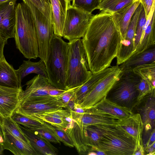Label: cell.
Here are the masks:
<instances>
[{"label":"cell","instance_id":"cell-1","mask_svg":"<svg viewBox=\"0 0 155 155\" xmlns=\"http://www.w3.org/2000/svg\"><path fill=\"white\" fill-rule=\"evenodd\" d=\"M122 38L112 14L101 12L91 18L82 39L89 69L92 74L110 66Z\"/></svg>","mask_w":155,"mask_h":155},{"label":"cell","instance_id":"cell-2","mask_svg":"<svg viewBox=\"0 0 155 155\" xmlns=\"http://www.w3.org/2000/svg\"><path fill=\"white\" fill-rule=\"evenodd\" d=\"M16 22L15 38L17 48L28 59L39 57L36 28L31 12L23 2L15 7Z\"/></svg>","mask_w":155,"mask_h":155},{"label":"cell","instance_id":"cell-3","mask_svg":"<svg viewBox=\"0 0 155 155\" xmlns=\"http://www.w3.org/2000/svg\"><path fill=\"white\" fill-rule=\"evenodd\" d=\"M69 43L54 35L45 65L48 80L53 86L67 90L66 87Z\"/></svg>","mask_w":155,"mask_h":155},{"label":"cell","instance_id":"cell-4","mask_svg":"<svg viewBox=\"0 0 155 155\" xmlns=\"http://www.w3.org/2000/svg\"><path fill=\"white\" fill-rule=\"evenodd\" d=\"M66 87L68 90L79 87L86 82L92 73L89 67L82 39L69 41Z\"/></svg>","mask_w":155,"mask_h":155},{"label":"cell","instance_id":"cell-5","mask_svg":"<svg viewBox=\"0 0 155 155\" xmlns=\"http://www.w3.org/2000/svg\"><path fill=\"white\" fill-rule=\"evenodd\" d=\"M104 133L97 145L90 150H97L105 155H133L136 141L125 130L117 125H101Z\"/></svg>","mask_w":155,"mask_h":155},{"label":"cell","instance_id":"cell-6","mask_svg":"<svg viewBox=\"0 0 155 155\" xmlns=\"http://www.w3.org/2000/svg\"><path fill=\"white\" fill-rule=\"evenodd\" d=\"M140 78L132 70L121 71L106 98L132 111L138 105L137 85Z\"/></svg>","mask_w":155,"mask_h":155},{"label":"cell","instance_id":"cell-7","mask_svg":"<svg viewBox=\"0 0 155 155\" xmlns=\"http://www.w3.org/2000/svg\"><path fill=\"white\" fill-rule=\"evenodd\" d=\"M28 7L35 24L38 45L39 57L46 63L54 35L52 20L46 17L29 0H22Z\"/></svg>","mask_w":155,"mask_h":155},{"label":"cell","instance_id":"cell-8","mask_svg":"<svg viewBox=\"0 0 155 155\" xmlns=\"http://www.w3.org/2000/svg\"><path fill=\"white\" fill-rule=\"evenodd\" d=\"M93 15L70 5L67 11L63 37L69 41L83 38Z\"/></svg>","mask_w":155,"mask_h":155},{"label":"cell","instance_id":"cell-9","mask_svg":"<svg viewBox=\"0 0 155 155\" xmlns=\"http://www.w3.org/2000/svg\"><path fill=\"white\" fill-rule=\"evenodd\" d=\"M25 90L21 91L19 104L26 102H43L56 97L50 96L48 90L51 85L48 79L39 74L26 82Z\"/></svg>","mask_w":155,"mask_h":155},{"label":"cell","instance_id":"cell-10","mask_svg":"<svg viewBox=\"0 0 155 155\" xmlns=\"http://www.w3.org/2000/svg\"><path fill=\"white\" fill-rule=\"evenodd\" d=\"M121 72L119 66L117 65L113 72L96 85L84 98L79 104L80 106L84 109H88L106 97Z\"/></svg>","mask_w":155,"mask_h":155},{"label":"cell","instance_id":"cell-11","mask_svg":"<svg viewBox=\"0 0 155 155\" xmlns=\"http://www.w3.org/2000/svg\"><path fill=\"white\" fill-rule=\"evenodd\" d=\"M141 6L140 2L131 19L125 38L120 42L116 57L117 65L119 66L124 62L134 52L135 35Z\"/></svg>","mask_w":155,"mask_h":155},{"label":"cell","instance_id":"cell-12","mask_svg":"<svg viewBox=\"0 0 155 155\" xmlns=\"http://www.w3.org/2000/svg\"><path fill=\"white\" fill-rule=\"evenodd\" d=\"M89 113L111 116L120 120L127 118L134 114L132 111L120 106L106 97L88 109Z\"/></svg>","mask_w":155,"mask_h":155},{"label":"cell","instance_id":"cell-13","mask_svg":"<svg viewBox=\"0 0 155 155\" xmlns=\"http://www.w3.org/2000/svg\"><path fill=\"white\" fill-rule=\"evenodd\" d=\"M22 88L10 87L0 85V114L11 116L19 106V95Z\"/></svg>","mask_w":155,"mask_h":155},{"label":"cell","instance_id":"cell-14","mask_svg":"<svg viewBox=\"0 0 155 155\" xmlns=\"http://www.w3.org/2000/svg\"><path fill=\"white\" fill-rule=\"evenodd\" d=\"M56 97L45 101L21 103L15 111L31 117L35 115L55 111L63 108L56 100Z\"/></svg>","mask_w":155,"mask_h":155},{"label":"cell","instance_id":"cell-15","mask_svg":"<svg viewBox=\"0 0 155 155\" xmlns=\"http://www.w3.org/2000/svg\"><path fill=\"white\" fill-rule=\"evenodd\" d=\"M19 126L28 140L31 147L38 155H56L58 152L57 148L50 142L29 128L20 124Z\"/></svg>","mask_w":155,"mask_h":155},{"label":"cell","instance_id":"cell-16","mask_svg":"<svg viewBox=\"0 0 155 155\" xmlns=\"http://www.w3.org/2000/svg\"><path fill=\"white\" fill-rule=\"evenodd\" d=\"M72 119L79 125L87 127L91 125H117L120 120L114 117L93 114L85 110L83 113L71 112Z\"/></svg>","mask_w":155,"mask_h":155},{"label":"cell","instance_id":"cell-17","mask_svg":"<svg viewBox=\"0 0 155 155\" xmlns=\"http://www.w3.org/2000/svg\"><path fill=\"white\" fill-rule=\"evenodd\" d=\"M50 0L52 9V22L54 34L62 37L67 11L72 0Z\"/></svg>","mask_w":155,"mask_h":155},{"label":"cell","instance_id":"cell-18","mask_svg":"<svg viewBox=\"0 0 155 155\" xmlns=\"http://www.w3.org/2000/svg\"><path fill=\"white\" fill-rule=\"evenodd\" d=\"M155 89L146 96L143 104L138 109L145 133H151L155 126Z\"/></svg>","mask_w":155,"mask_h":155},{"label":"cell","instance_id":"cell-19","mask_svg":"<svg viewBox=\"0 0 155 155\" xmlns=\"http://www.w3.org/2000/svg\"><path fill=\"white\" fill-rule=\"evenodd\" d=\"M117 65L106 68L97 73L92 74L85 83L78 87L75 91L74 100L76 104H80L84 98L101 80L113 72Z\"/></svg>","mask_w":155,"mask_h":155},{"label":"cell","instance_id":"cell-20","mask_svg":"<svg viewBox=\"0 0 155 155\" xmlns=\"http://www.w3.org/2000/svg\"><path fill=\"white\" fill-rule=\"evenodd\" d=\"M155 62V45L134 54L119 66L121 71L132 70L141 65Z\"/></svg>","mask_w":155,"mask_h":155},{"label":"cell","instance_id":"cell-21","mask_svg":"<svg viewBox=\"0 0 155 155\" xmlns=\"http://www.w3.org/2000/svg\"><path fill=\"white\" fill-rule=\"evenodd\" d=\"M4 150L10 151L15 155H38L29 144L21 141L9 133L3 132Z\"/></svg>","mask_w":155,"mask_h":155},{"label":"cell","instance_id":"cell-22","mask_svg":"<svg viewBox=\"0 0 155 155\" xmlns=\"http://www.w3.org/2000/svg\"><path fill=\"white\" fill-rule=\"evenodd\" d=\"M64 130L71 139L74 147L79 154H83L87 152L89 147L85 135L84 126L79 125L73 120L71 127Z\"/></svg>","mask_w":155,"mask_h":155},{"label":"cell","instance_id":"cell-23","mask_svg":"<svg viewBox=\"0 0 155 155\" xmlns=\"http://www.w3.org/2000/svg\"><path fill=\"white\" fill-rule=\"evenodd\" d=\"M21 83L16 70L7 62L4 56L0 61V85L20 88L22 87Z\"/></svg>","mask_w":155,"mask_h":155},{"label":"cell","instance_id":"cell-24","mask_svg":"<svg viewBox=\"0 0 155 155\" xmlns=\"http://www.w3.org/2000/svg\"><path fill=\"white\" fill-rule=\"evenodd\" d=\"M140 2V0L135 1L112 14L119 27L122 37L121 41L125 38L131 19Z\"/></svg>","mask_w":155,"mask_h":155},{"label":"cell","instance_id":"cell-25","mask_svg":"<svg viewBox=\"0 0 155 155\" xmlns=\"http://www.w3.org/2000/svg\"><path fill=\"white\" fill-rule=\"evenodd\" d=\"M18 77L21 82L27 75L32 73L37 74L48 79L45 62L42 60L37 62L24 60L18 69L16 70Z\"/></svg>","mask_w":155,"mask_h":155},{"label":"cell","instance_id":"cell-26","mask_svg":"<svg viewBox=\"0 0 155 155\" xmlns=\"http://www.w3.org/2000/svg\"><path fill=\"white\" fill-rule=\"evenodd\" d=\"M117 126L125 130L136 140L143 132V124L139 113L120 120Z\"/></svg>","mask_w":155,"mask_h":155},{"label":"cell","instance_id":"cell-27","mask_svg":"<svg viewBox=\"0 0 155 155\" xmlns=\"http://www.w3.org/2000/svg\"><path fill=\"white\" fill-rule=\"evenodd\" d=\"M15 7V4L11 7L0 24V35L7 40L14 38L15 36L16 22Z\"/></svg>","mask_w":155,"mask_h":155},{"label":"cell","instance_id":"cell-28","mask_svg":"<svg viewBox=\"0 0 155 155\" xmlns=\"http://www.w3.org/2000/svg\"><path fill=\"white\" fill-rule=\"evenodd\" d=\"M155 19L154 12L149 24L145 30L140 44L133 54L142 52L155 45Z\"/></svg>","mask_w":155,"mask_h":155},{"label":"cell","instance_id":"cell-29","mask_svg":"<svg viewBox=\"0 0 155 155\" xmlns=\"http://www.w3.org/2000/svg\"><path fill=\"white\" fill-rule=\"evenodd\" d=\"M2 124L3 132H8L23 142L30 145L28 140L19 127L18 124L12 119L11 116L2 117Z\"/></svg>","mask_w":155,"mask_h":155},{"label":"cell","instance_id":"cell-30","mask_svg":"<svg viewBox=\"0 0 155 155\" xmlns=\"http://www.w3.org/2000/svg\"><path fill=\"white\" fill-rule=\"evenodd\" d=\"M134 1L133 0H102L97 9L101 12L113 14Z\"/></svg>","mask_w":155,"mask_h":155},{"label":"cell","instance_id":"cell-31","mask_svg":"<svg viewBox=\"0 0 155 155\" xmlns=\"http://www.w3.org/2000/svg\"><path fill=\"white\" fill-rule=\"evenodd\" d=\"M132 71L155 88V62L141 65L135 68Z\"/></svg>","mask_w":155,"mask_h":155},{"label":"cell","instance_id":"cell-32","mask_svg":"<svg viewBox=\"0 0 155 155\" xmlns=\"http://www.w3.org/2000/svg\"><path fill=\"white\" fill-rule=\"evenodd\" d=\"M85 132L88 146L91 147L97 145L104 130L101 125H91L85 127Z\"/></svg>","mask_w":155,"mask_h":155},{"label":"cell","instance_id":"cell-33","mask_svg":"<svg viewBox=\"0 0 155 155\" xmlns=\"http://www.w3.org/2000/svg\"><path fill=\"white\" fill-rule=\"evenodd\" d=\"M29 117L38 120L40 119L51 125L64 130L67 129L73 121V119H63L48 115L44 113L35 115Z\"/></svg>","mask_w":155,"mask_h":155},{"label":"cell","instance_id":"cell-34","mask_svg":"<svg viewBox=\"0 0 155 155\" xmlns=\"http://www.w3.org/2000/svg\"><path fill=\"white\" fill-rule=\"evenodd\" d=\"M11 117L17 124L31 130L41 127L44 122L41 119L38 120L29 117L15 111Z\"/></svg>","mask_w":155,"mask_h":155},{"label":"cell","instance_id":"cell-35","mask_svg":"<svg viewBox=\"0 0 155 155\" xmlns=\"http://www.w3.org/2000/svg\"><path fill=\"white\" fill-rule=\"evenodd\" d=\"M71 5L85 12L92 13L97 9L102 0H72Z\"/></svg>","mask_w":155,"mask_h":155},{"label":"cell","instance_id":"cell-36","mask_svg":"<svg viewBox=\"0 0 155 155\" xmlns=\"http://www.w3.org/2000/svg\"><path fill=\"white\" fill-rule=\"evenodd\" d=\"M146 21L147 17L145 11L141 3V10L138 18L135 35L134 43L135 51L140 42L143 34V28L146 23Z\"/></svg>","mask_w":155,"mask_h":155},{"label":"cell","instance_id":"cell-37","mask_svg":"<svg viewBox=\"0 0 155 155\" xmlns=\"http://www.w3.org/2000/svg\"><path fill=\"white\" fill-rule=\"evenodd\" d=\"M31 130L50 142L61 144V142L58 137L44 121L41 127Z\"/></svg>","mask_w":155,"mask_h":155},{"label":"cell","instance_id":"cell-38","mask_svg":"<svg viewBox=\"0 0 155 155\" xmlns=\"http://www.w3.org/2000/svg\"><path fill=\"white\" fill-rule=\"evenodd\" d=\"M47 18L52 19V12L50 0H29Z\"/></svg>","mask_w":155,"mask_h":155},{"label":"cell","instance_id":"cell-39","mask_svg":"<svg viewBox=\"0 0 155 155\" xmlns=\"http://www.w3.org/2000/svg\"><path fill=\"white\" fill-rule=\"evenodd\" d=\"M137 88L138 92L137 98L138 105L145 96L155 89L147 81L141 78L137 84Z\"/></svg>","mask_w":155,"mask_h":155},{"label":"cell","instance_id":"cell-40","mask_svg":"<svg viewBox=\"0 0 155 155\" xmlns=\"http://www.w3.org/2000/svg\"><path fill=\"white\" fill-rule=\"evenodd\" d=\"M46 124L48 127L53 131L60 141L62 142L65 145L71 147H74L72 141L64 129L53 126L47 123Z\"/></svg>","mask_w":155,"mask_h":155},{"label":"cell","instance_id":"cell-41","mask_svg":"<svg viewBox=\"0 0 155 155\" xmlns=\"http://www.w3.org/2000/svg\"><path fill=\"white\" fill-rule=\"evenodd\" d=\"M78 87L68 89L66 92L56 97V100L64 108H66L68 102L74 96L75 91Z\"/></svg>","mask_w":155,"mask_h":155},{"label":"cell","instance_id":"cell-42","mask_svg":"<svg viewBox=\"0 0 155 155\" xmlns=\"http://www.w3.org/2000/svg\"><path fill=\"white\" fill-rule=\"evenodd\" d=\"M17 0H9L0 6V24L7 12Z\"/></svg>","mask_w":155,"mask_h":155},{"label":"cell","instance_id":"cell-43","mask_svg":"<svg viewBox=\"0 0 155 155\" xmlns=\"http://www.w3.org/2000/svg\"><path fill=\"white\" fill-rule=\"evenodd\" d=\"M142 135H140L136 141L135 148L133 155H143L145 154V150L142 139Z\"/></svg>","mask_w":155,"mask_h":155},{"label":"cell","instance_id":"cell-44","mask_svg":"<svg viewBox=\"0 0 155 155\" xmlns=\"http://www.w3.org/2000/svg\"><path fill=\"white\" fill-rule=\"evenodd\" d=\"M68 90L61 89L51 85L48 90V92L50 96L57 97L66 92Z\"/></svg>","mask_w":155,"mask_h":155},{"label":"cell","instance_id":"cell-45","mask_svg":"<svg viewBox=\"0 0 155 155\" xmlns=\"http://www.w3.org/2000/svg\"><path fill=\"white\" fill-rule=\"evenodd\" d=\"M155 0H140L144 9L146 17L148 15Z\"/></svg>","mask_w":155,"mask_h":155},{"label":"cell","instance_id":"cell-46","mask_svg":"<svg viewBox=\"0 0 155 155\" xmlns=\"http://www.w3.org/2000/svg\"><path fill=\"white\" fill-rule=\"evenodd\" d=\"M7 43V40L0 35V61L4 56L3 50L4 46Z\"/></svg>","mask_w":155,"mask_h":155},{"label":"cell","instance_id":"cell-47","mask_svg":"<svg viewBox=\"0 0 155 155\" xmlns=\"http://www.w3.org/2000/svg\"><path fill=\"white\" fill-rule=\"evenodd\" d=\"M145 150L147 153V155H155V142L148 147H145Z\"/></svg>","mask_w":155,"mask_h":155},{"label":"cell","instance_id":"cell-48","mask_svg":"<svg viewBox=\"0 0 155 155\" xmlns=\"http://www.w3.org/2000/svg\"><path fill=\"white\" fill-rule=\"evenodd\" d=\"M148 141L146 143V147H148L155 142V129H153L151 131Z\"/></svg>","mask_w":155,"mask_h":155},{"label":"cell","instance_id":"cell-49","mask_svg":"<svg viewBox=\"0 0 155 155\" xmlns=\"http://www.w3.org/2000/svg\"><path fill=\"white\" fill-rule=\"evenodd\" d=\"M2 117L0 114V135L3 137V131L2 124Z\"/></svg>","mask_w":155,"mask_h":155},{"label":"cell","instance_id":"cell-50","mask_svg":"<svg viewBox=\"0 0 155 155\" xmlns=\"http://www.w3.org/2000/svg\"><path fill=\"white\" fill-rule=\"evenodd\" d=\"M4 150L2 145L0 143V155L3 154Z\"/></svg>","mask_w":155,"mask_h":155},{"label":"cell","instance_id":"cell-51","mask_svg":"<svg viewBox=\"0 0 155 155\" xmlns=\"http://www.w3.org/2000/svg\"><path fill=\"white\" fill-rule=\"evenodd\" d=\"M88 155H96V153L92 151H90L87 154Z\"/></svg>","mask_w":155,"mask_h":155},{"label":"cell","instance_id":"cell-52","mask_svg":"<svg viewBox=\"0 0 155 155\" xmlns=\"http://www.w3.org/2000/svg\"><path fill=\"white\" fill-rule=\"evenodd\" d=\"M9 0H0V6L3 3L8 1Z\"/></svg>","mask_w":155,"mask_h":155},{"label":"cell","instance_id":"cell-53","mask_svg":"<svg viewBox=\"0 0 155 155\" xmlns=\"http://www.w3.org/2000/svg\"><path fill=\"white\" fill-rule=\"evenodd\" d=\"M134 0V1H136V0Z\"/></svg>","mask_w":155,"mask_h":155}]
</instances>
